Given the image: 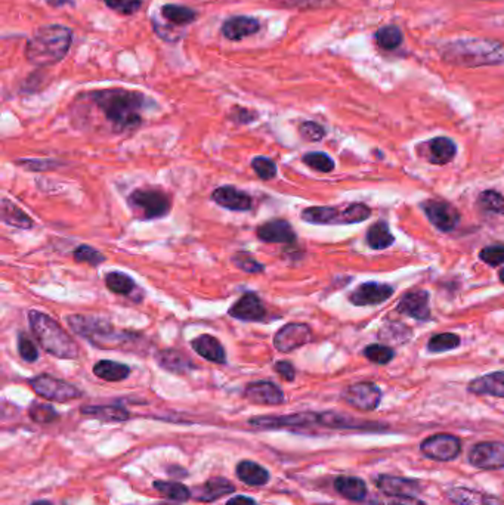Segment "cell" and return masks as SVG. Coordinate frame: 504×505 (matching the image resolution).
Returning <instances> with one entry per match:
<instances>
[{"mask_svg": "<svg viewBox=\"0 0 504 505\" xmlns=\"http://www.w3.org/2000/svg\"><path fill=\"white\" fill-rule=\"evenodd\" d=\"M84 98L91 100L112 126L114 132L119 133L132 132L138 129L143 122V111L153 105V100L143 93L123 88L88 92Z\"/></svg>", "mask_w": 504, "mask_h": 505, "instance_id": "6da1fadb", "label": "cell"}, {"mask_svg": "<svg viewBox=\"0 0 504 505\" xmlns=\"http://www.w3.org/2000/svg\"><path fill=\"white\" fill-rule=\"evenodd\" d=\"M73 43V30L61 24L43 25L27 40L25 60L39 68L52 67L61 63Z\"/></svg>", "mask_w": 504, "mask_h": 505, "instance_id": "7a4b0ae2", "label": "cell"}, {"mask_svg": "<svg viewBox=\"0 0 504 505\" xmlns=\"http://www.w3.org/2000/svg\"><path fill=\"white\" fill-rule=\"evenodd\" d=\"M65 321L76 334L88 340L98 349H122L134 350V346L141 334L117 331L112 324L104 318L92 315H71Z\"/></svg>", "mask_w": 504, "mask_h": 505, "instance_id": "3957f363", "label": "cell"}, {"mask_svg": "<svg viewBox=\"0 0 504 505\" xmlns=\"http://www.w3.org/2000/svg\"><path fill=\"white\" fill-rule=\"evenodd\" d=\"M445 63L460 67L504 64V43L485 39H463L446 43L441 49Z\"/></svg>", "mask_w": 504, "mask_h": 505, "instance_id": "277c9868", "label": "cell"}, {"mask_svg": "<svg viewBox=\"0 0 504 505\" xmlns=\"http://www.w3.org/2000/svg\"><path fill=\"white\" fill-rule=\"evenodd\" d=\"M28 324L43 350L58 359L79 358L77 343L49 315L40 310H30L28 312Z\"/></svg>", "mask_w": 504, "mask_h": 505, "instance_id": "5b68a950", "label": "cell"}, {"mask_svg": "<svg viewBox=\"0 0 504 505\" xmlns=\"http://www.w3.org/2000/svg\"><path fill=\"white\" fill-rule=\"evenodd\" d=\"M371 210L363 203H351L335 207H308L300 218L311 225H354L370 218Z\"/></svg>", "mask_w": 504, "mask_h": 505, "instance_id": "8992f818", "label": "cell"}, {"mask_svg": "<svg viewBox=\"0 0 504 505\" xmlns=\"http://www.w3.org/2000/svg\"><path fill=\"white\" fill-rule=\"evenodd\" d=\"M127 204L134 214L142 221L162 219L170 213L172 203L167 194L158 190H146L139 188L127 197Z\"/></svg>", "mask_w": 504, "mask_h": 505, "instance_id": "52a82bcc", "label": "cell"}, {"mask_svg": "<svg viewBox=\"0 0 504 505\" xmlns=\"http://www.w3.org/2000/svg\"><path fill=\"white\" fill-rule=\"evenodd\" d=\"M30 386L39 396L53 402H68L79 399L82 396V392L76 386L64 380L55 379L48 374H41L32 379Z\"/></svg>", "mask_w": 504, "mask_h": 505, "instance_id": "ba28073f", "label": "cell"}, {"mask_svg": "<svg viewBox=\"0 0 504 505\" xmlns=\"http://www.w3.org/2000/svg\"><path fill=\"white\" fill-rule=\"evenodd\" d=\"M342 399L355 409L374 411L380 405L382 391L374 383H355L344 388Z\"/></svg>", "mask_w": 504, "mask_h": 505, "instance_id": "9c48e42d", "label": "cell"}, {"mask_svg": "<svg viewBox=\"0 0 504 505\" xmlns=\"http://www.w3.org/2000/svg\"><path fill=\"white\" fill-rule=\"evenodd\" d=\"M422 209L429 222L442 232H451L462 219L460 211L444 199H427L422 203Z\"/></svg>", "mask_w": 504, "mask_h": 505, "instance_id": "30bf717a", "label": "cell"}, {"mask_svg": "<svg viewBox=\"0 0 504 505\" xmlns=\"http://www.w3.org/2000/svg\"><path fill=\"white\" fill-rule=\"evenodd\" d=\"M420 451L430 459L453 461L462 452V442L453 435H434L422 442Z\"/></svg>", "mask_w": 504, "mask_h": 505, "instance_id": "8fae6325", "label": "cell"}, {"mask_svg": "<svg viewBox=\"0 0 504 505\" xmlns=\"http://www.w3.org/2000/svg\"><path fill=\"white\" fill-rule=\"evenodd\" d=\"M312 340V329L306 324L290 322L281 327L276 337H273V346L281 353H290L300 349L302 346L308 344Z\"/></svg>", "mask_w": 504, "mask_h": 505, "instance_id": "7c38bea8", "label": "cell"}, {"mask_svg": "<svg viewBox=\"0 0 504 505\" xmlns=\"http://www.w3.org/2000/svg\"><path fill=\"white\" fill-rule=\"evenodd\" d=\"M469 463L479 470L504 468V443L481 442L469 452Z\"/></svg>", "mask_w": 504, "mask_h": 505, "instance_id": "4fadbf2b", "label": "cell"}, {"mask_svg": "<svg viewBox=\"0 0 504 505\" xmlns=\"http://www.w3.org/2000/svg\"><path fill=\"white\" fill-rule=\"evenodd\" d=\"M228 315L234 320L243 322H265L268 310L264 305L262 299L256 293L243 294L234 305L229 308Z\"/></svg>", "mask_w": 504, "mask_h": 505, "instance_id": "5bb4252c", "label": "cell"}, {"mask_svg": "<svg viewBox=\"0 0 504 505\" xmlns=\"http://www.w3.org/2000/svg\"><path fill=\"white\" fill-rule=\"evenodd\" d=\"M212 199L222 209L231 211H249L253 207V198L246 191L235 186H219L212 192Z\"/></svg>", "mask_w": 504, "mask_h": 505, "instance_id": "9a60e30c", "label": "cell"}, {"mask_svg": "<svg viewBox=\"0 0 504 505\" xmlns=\"http://www.w3.org/2000/svg\"><path fill=\"white\" fill-rule=\"evenodd\" d=\"M394 296V288L382 282H364L349 294V301L355 306L380 305Z\"/></svg>", "mask_w": 504, "mask_h": 505, "instance_id": "2e32d148", "label": "cell"}, {"mask_svg": "<svg viewBox=\"0 0 504 505\" xmlns=\"http://www.w3.org/2000/svg\"><path fill=\"white\" fill-rule=\"evenodd\" d=\"M244 398L257 405H281L285 396L281 388L272 381H253L244 388Z\"/></svg>", "mask_w": 504, "mask_h": 505, "instance_id": "e0dca14e", "label": "cell"}, {"mask_svg": "<svg viewBox=\"0 0 504 505\" xmlns=\"http://www.w3.org/2000/svg\"><path fill=\"white\" fill-rule=\"evenodd\" d=\"M256 235L264 242L273 244H295L297 240L293 226L284 219H272L257 226Z\"/></svg>", "mask_w": 504, "mask_h": 505, "instance_id": "ac0fdd59", "label": "cell"}, {"mask_svg": "<svg viewBox=\"0 0 504 505\" xmlns=\"http://www.w3.org/2000/svg\"><path fill=\"white\" fill-rule=\"evenodd\" d=\"M261 21L247 17V15H235L224 21L221 27V34L231 41H240L246 37L254 36L261 30Z\"/></svg>", "mask_w": 504, "mask_h": 505, "instance_id": "d6986e66", "label": "cell"}, {"mask_svg": "<svg viewBox=\"0 0 504 505\" xmlns=\"http://www.w3.org/2000/svg\"><path fill=\"white\" fill-rule=\"evenodd\" d=\"M396 312L407 315L417 321L430 320V306H429V293L426 290H414L407 293L401 299L396 306Z\"/></svg>", "mask_w": 504, "mask_h": 505, "instance_id": "ffe728a7", "label": "cell"}, {"mask_svg": "<svg viewBox=\"0 0 504 505\" xmlns=\"http://www.w3.org/2000/svg\"><path fill=\"white\" fill-rule=\"evenodd\" d=\"M376 486L385 495H410L414 497L420 492L422 485L419 480H413L407 478H398V476H379L376 479Z\"/></svg>", "mask_w": 504, "mask_h": 505, "instance_id": "44dd1931", "label": "cell"}, {"mask_svg": "<svg viewBox=\"0 0 504 505\" xmlns=\"http://www.w3.org/2000/svg\"><path fill=\"white\" fill-rule=\"evenodd\" d=\"M445 495L455 505H503L500 498L470 487L454 486Z\"/></svg>", "mask_w": 504, "mask_h": 505, "instance_id": "7402d4cb", "label": "cell"}, {"mask_svg": "<svg viewBox=\"0 0 504 505\" xmlns=\"http://www.w3.org/2000/svg\"><path fill=\"white\" fill-rule=\"evenodd\" d=\"M191 348L198 356L205 358L206 360H209V362H213V364H225L226 362V352H225V348L222 346V343L210 334H201V336L193 339Z\"/></svg>", "mask_w": 504, "mask_h": 505, "instance_id": "603a6c76", "label": "cell"}, {"mask_svg": "<svg viewBox=\"0 0 504 505\" xmlns=\"http://www.w3.org/2000/svg\"><path fill=\"white\" fill-rule=\"evenodd\" d=\"M467 391L473 395L504 398V371L485 374L469 383Z\"/></svg>", "mask_w": 504, "mask_h": 505, "instance_id": "cb8c5ba5", "label": "cell"}, {"mask_svg": "<svg viewBox=\"0 0 504 505\" xmlns=\"http://www.w3.org/2000/svg\"><path fill=\"white\" fill-rule=\"evenodd\" d=\"M426 152L425 155L427 157V160L432 164H448L454 160V157L457 154V147L455 143L446 136H438L430 139L426 143Z\"/></svg>", "mask_w": 504, "mask_h": 505, "instance_id": "d4e9b609", "label": "cell"}, {"mask_svg": "<svg viewBox=\"0 0 504 505\" xmlns=\"http://www.w3.org/2000/svg\"><path fill=\"white\" fill-rule=\"evenodd\" d=\"M157 364L174 374H186L195 368L191 360L176 349H163L155 353Z\"/></svg>", "mask_w": 504, "mask_h": 505, "instance_id": "484cf974", "label": "cell"}, {"mask_svg": "<svg viewBox=\"0 0 504 505\" xmlns=\"http://www.w3.org/2000/svg\"><path fill=\"white\" fill-rule=\"evenodd\" d=\"M0 218L4 223L18 229H32L34 226L30 216L8 198H2L0 201Z\"/></svg>", "mask_w": 504, "mask_h": 505, "instance_id": "4316f807", "label": "cell"}, {"mask_svg": "<svg viewBox=\"0 0 504 505\" xmlns=\"http://www.w3.org/2000/svg\"><path fill=\"white\" fill-rule=\"evenodd\" d=\"M93 374L104 381L117 383L126 380L131 375V368L122 362H116V360L104 359L93 365Z\"/></svg>", "mask_w": 504, "mask_h": 505, "instance_id": "83f0119b", "label": "cell"}, {"mask_svg": "<svg viewBox=\"0 0 504 505\" xmlns=\"http://www.w3.org/2000/svg\"><path fill=\"white\" fill-rule=\"evenodd\" d=\"M335 489L343 498L351 501H363L367 497L366 482L354 476H340L335 480Z\"/></svg>", "mask_w": 504, "mask_h": 505, "instance_id": "f1b7e54d", "label": "cell"}, {"mask_svg": "<svg viewBox=\"0 0 504 505\" xmlns=\"http://www.w3.org/2000/svg\"><path fill=\"white\" fill-rule=\"evenodd\" d=\"M235 487L234 485L224 479V478H213L209 479L203 486L197 489V495L195 499L198 501H205V502H210L214 499H219L221 497L234 492Z\"/></svg>", "mask_w": 504, "mask_h": 505, "instance_id": "f546056e", "label": "cell"}, {"mask_svg": "<svg viewBox=\"0 0 504 505\" xmlns=\"http://www.w3.org/2000/svg\"><path fill=\"white\" fill-rule=\"evenodd\" d=\"M237 476L243 483L250 486H262L269 480V473L266 468L253 463V461H241L237 466Z\"/></svg>", "mask_w": 504, "mask_h": 505, "instance_id": "4dcf8cb0", "label": "cell"}, {"mask_svg": "<svg viewBox=\"0 0 504 505\" xmlns=\"http://www.w3.org/2000/svg\"><path fill=\"white\" fill-rule=\"evenodd\" d=\"M162 17L172 25H188L194 22L198 17V13L188 6L167 4L160 8Z\"/></svg>", "mask_w": 504, "mask_h": 505, "instance_id": "1f68e13d", "label": "cell"}, {"mask_svg": "<svg viewBox=\"0 0 504 505\" xmlns=\"http://www.w3.org/2000/svg\"><path fill=\"white\" fill-rule=\"evenodd\" d=\"M82 414L91 415L98 418V420L108 421V423H119L126 421L129 418V412L119 405H89L82 407Z\"/></svg>", "mask_w": 504, "mask_h": 505, "instance_id": "d6a6232c", "label": "cell"}, {"mask_svg": "<svg viewBox=\"0 0 504 505\" xmlns=\"http://www.w3.org/2000/svg\"><path fill=\"white\" fill-rule=\"evenodd\" d=\"M367 242L373 250H385L395 242V237L386 222H377L368 229Z\"/></svg>", "mask_w": 504, "mask_h": 505, "instance_id": "836d02e7", "label": "cell"}, {"mask_svg": "<svg viewBox=\"0 0 504 505\" xmlns=\"http://www.w3.org/2000/svg\"><path fill=\"white\" fill-rule=\"evenodd\" d=\"M104 282L111 293L119 296H131L136 288V282L132 277H129L127 273L116 272V270L108 272Z\"/></svg>", "mask_w": 504, "mask_h": 505, "instance_id": "e575fe53", "label": "cell"}, {"mask_svg": "<svg viewBox=\"0 0 504 505\" xmlns=\"http://www.w3.org/2000/svg\"><path fill=\"white\" fill-rule=\"evenodd\" d=\"M153 487L157 490L158 494L172 499V501H188L191 498L190 489L183 486L178 482H164V480H157L153 483Z\"/></svg>", "mask_w": 504, "mask_h": 505, "instance_id": "d590c367", "label": "cell"}, {"mask_svg": "<svg viewBox=\"0 0 504 505\" xmlns=\"http://www.w3.org/2000/svg\"><path fill=\"white\" fill-rule=\"evenodd\" d=\"M460 343H462L460 336L454 333H442L429 339L427 349L434 353H442V352L454 350L455 348H458Z\"/></svg>", "mask_w": 504, "mask_h": 505, "instance_id": "8d00e7d4", "label": "cell"}, {"mask_svg": "<svg viewBox=\"0 0 504 505\" xmlns=\"http://www.w3.org/2000/svg\"><path fill=\"white\" fill-rule=\"evenodd\" d=\"M377 45L386 51L396 49L402 43V33L395 25H386L376 33Z\"/></svg>", "mask_w": 504, "mask_h": 505, "instance_id": "74e56055", "label": "cell"}, {"mask_svg": "<svg viewBox=\"0 0 504 505\" xmlns=\"http://www.w3.org/2000/svg\"><path fill=\"white\" fill-rule=\"evenodd\" d=\"M302 162H304L312 170L321 171V173H330V171H333L336 167L333 158H331L325 152H318V151L305 154L304 157H302Z\"/></svg>", "mask_w": 504, "mask_h": 505, "instance_id": "f35d334b", "label": "cell"}, {"mask_svg": "<svg viewBox=\"0 0 504 505\" xmlns=\"http://www.w3.org/2000/svg\"><path fill=\"white\" fill-rule=\"evenodd\" d=\"M478 206L485 211L504 216V197L494 190L481 192L478 197Z\"/></svg>", "mask_w": 504, "mask_h": 505, "instance_id": "ab89813d", "label": "cell"}, {"mask_svg": "<svg viewBox=\"0 0 504 505\" xmlns=\"http://www.w3.org/2000/svg\"><path fill=\"white\" fill-rule=\"evenodd\" d=\"M73 258L77 263H86L89 266H99L107 261V257L101 253L99 250L91 247V245H79V247L73 251Z\"/></svg>", "mask_w": 504, "mask_h": 505, "instance_id": "60d3db41", "label": "cell"}, {"mask_svg": "<svg viewBox=\"0 0 504 505\" xmlns=\"http://www.w3.org/2000/svg\"><path fill=\"white\" fill-rule=\"evenodd\" d=\"M250 166L256 173V176L261 178L262 181H271L277 176V163L269 157L257 155L253 158Z\"/></svg>", "mask_w": 504, "mask_h": 505, "instance_id": "b9f144b4", "label": "cell"}, {"mask_svg": "<svg viewBox=\"0 0 504 505\" xmlns=\"http://www.w3.org/2000/svg\"><path fill=\"white\" fill-rule=\"evenodd\" d=\"M363 353L368 360H371L373 364L377 365L389 364L395 356L394 349L387 348L385 344H368Z\"/></svg>", "mask_w": 504, "mask_h": 505, "instance_id": "7bdbcfd3", "label": "cell"}, {"mask_svg": "<svg viewBox=\"0 0 504 505\" xmlns=\"http://www.w3.org/2000/svg\"><path fill=\"white\" fill-rule=\"evenodd\" d=\"M231 261H233V263H234L240 270L246 272V273H250V275H256V273L265 272V265L261 263V262H257L252 254H249V253H246V251H238V253H235V254L233 256Z\"/></svg>", "mask_w": 504, "mask_h": 505, "instance_id": "ee69618b", "label": "cell"}, {"mask_svg": "<svg viewBox=\"0 0 504 505\" xmlns=\"http://www.w3.org/2000/svg\"><path fill=\"white\" fill-rule=\"evenodd\" d=\"M28 415H30V418L34 423H39V424H48L58 418V412L53 409V407L48 405V403H40V402L32 403V407L28 408Z\"/></svg>", "mask_w": 504, "mask_h": 505, "instance_id": "f6af8a7d", "label": "cell"}, {"mask_svg": "<svg viewBox=\"0 0 504 505\" xmlns=\"http://www.w3.org/2000/svg\"><path fill=\"white\" fill-rule=\"evenodd\" d=\"M18 353L25 362H36L39 359V349L36 343L25 333H20L18 336Z\"/></svg>", "mask_w": 504, "mask_h": 505, "instance_id": "bcb514c9", "label": "cell"}, {"mask_svg": "<svg viewBox=\"0 0 504 505\" xmlns=\"http://www.w3.org/2000/svg\"><path fill=\"white\" fill-rule=\"evenodd\" d=\"M104 4L120 15H134L141 9L142 0H104Z\"/></svg>", "mask_w": 504, "mask_h": 505, "instance_id": "7dc6e473", "label": "cell"}, {"mask_svg": "<svg viewBox=\"0 0 504 505\" xmlns=\"http://www.w3.org/2000/svg\"><path fill=\"white\" fill-rule=\"evenodd\" d=\"M299 133L308 142H320L325 136V129L315 122H304L299 124Z\"/></svg>", "mask_w": 504, "mask_h": 505, "instance_id": "c3c4849f", "label": "cell"}, {"mask_svg": "<svg viewBox=\"0 0 504 505\" xmlns=\"http://www.w3.org/2000/svg\"><path fill=\"white\" fill-rule=\"evenodd\" d=\"M479 258L489 266H500L504 263V244L489 245L479 253Z\"/></svg>", "mask_w": 504, "mask_h": 505, "instance_id": "681fc988", "label": "cell"}, {"mask_svg": "<svg viewBox=\"0 0 504 505\" xmlns=\"http://www.w3.org/2000/svg\"><path fill=\"white\" fill-rule=\"evenodd\" d=\"M272 2L283 8L308 11V9L324 8L325 5H328L330 0H272Z\"/></svg>", "mask_w": 504, "mask_h": 505, "instance_id": "f907efd6", "label": "cell"}, {"mask_svg": "<svg viewBox=\"0 0 504 505\" xmlns=\"http://www.w3.org/2000/svg\"><path fill=\"white\" fill-rule=\"evenodd\" d=\"M18 166L27 169L28 171H48L60 166L58 162L53 160H40V158H32V160H20Z\"/></svg>", "mask_w": 504, "mask_h": 505, "instance_id": "816d5d0a", "label": "cell"}, {"mask_svg": "<svg viewBox=\"0 0 504 505\" xmlns=\"http://www.w3.org/2000/svg\"><path fill=\"white\" fill-rule=\"evenodd\" d=\"M229 119H231L237 124H250L259 119V114L254 110H249L244 107H234L231 114H229Z\"/></svg>", "mask_w": 504, "mask_h": 505, "instance_id": "f5cc1de1", "label": "cell"}, {"mask_svg": "<svg viewBox=\"0 0 504 505\" xmlns=\"http://www.w3.org/2000/svg\"><path fill=\"white\" fill-rule=\"evenodd\" d=\"M377 505H426L422 499L410 495H386Z\"/></svg>", "mask_w": 504, "mask_h": 505, "instance_id": "db71d44e", "label": "cell"}, {"mask_svg": "<svg viewBox=\"0 0 504 505\" xmlns=\"http://www.w3.org/2000/svg\"><path fill=\"white\" fill-rule=\"evenodd\" d=\"M153 28H154V32L157 33V36L162 37L166 41H178L181 39V36H178L181 33L174 30L172 27H166V25L162 27L160 24H158L157 20H153Z\"/></svg>", "mask_w": 504, "mask_h": 505, "instance_id": "11a10c76", "label": "cell"}, {"mask_svg": "<svg viewBox=\"0 0 504 505\" xmlns=\"http://www.w3.org/2000/svg\"><path fill=\"white\" fill-rule=\"evenodd\" d=\"M273 369H276V372L285 381H293L296 377L295 367L290 362H287V360H280V362L273 365Z\"/></svg>", "mask_w": 504, "mask_h": 505, "instance_id": "9f6ffc18", "label": "cell"}, {"mask_svg": "<svg viewBox=\"0 0 504 505\" xmlns=\"http://www.w3.org/2000/svg\"><path fill=\"white\" fill-rule=\"evenodd\" d=\"M226 505H257V502L249 497H234L226 502Z\"/></svg>", "mask_w": 504, "mask_h": 505, "instance_id": "6f0895ef", "label": "cell"}, {"mask_svg": "<svg viewBox=\"0 0 504 505\" xmlns=\"http://www.w3.org/2000/svg\"><path fill=\"white\" fill-rule=\"evenodd\" d=\"M32 505H52V504L48 502V501H36V502H33Z\"/></svg>", "mask_w": 504, "mask_h": 505, "instance_id": "680465c9", "label": "cell"}, {"mask_svg": "<svg viewBox=\"0 0 504 505\" xmlns=\"http://www.w3.org/2000/svg\"><path fill=\"white\" fill-rule=\"evenodd\" d=\"M498 277H500V281L504 284V268L500 270V273H498Z\"/></svg>", "mask_w": 504, "mask_h": 505, "instance_id": "91938a15", "label": "cell"}, {"mask_svg": "<svg viewBox=\"0 0 504 505\" xmlns=\"http://www.w3.org/2000/svg\"><path fill=\"white\" fill-rule=\"evenodd\" d=\"M167 505H169V504H167Z\"/></svg>", "mask_w": 504, "mask_h": 505, "instance_id": "94428289", "label": "cell"}]
</instances>
